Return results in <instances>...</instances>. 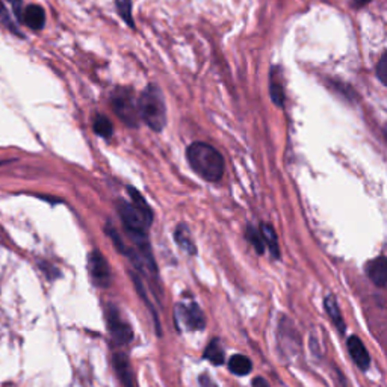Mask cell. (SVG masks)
Wrapping results in <instances>:
<instances>
[{
  "mask_svg": "<svg viewBox=\"0 0 387 387\" xmlns=\"http://www.w3.org/2000/svg\"><path fill=\"white\" fill-rule=\"evenodd\" d=\"M186 159L191 168L206 182H218L224 174V159L215 147L194 143L188 147Z\"/></svg>",
  "mask_w": 387,
  "mask_h": 387,
  "instance_id": "6da1fadb",
  "label": "cell"
},
{
  "mask_svg": "<svg viewBox=\"0 0 387 387\" xmlns=\"http://www.w3.org/2000/svg\"><path fill=\"white\" fill-rule=\"evenodd\" d=\"M139 118L154 132H161L167 125V105L159 87L148 85L138 98Z\"/></svg>",
  "mask_w": 387,
  "mask_h": 387,
  "instance_id": "7a4b0ae2",
  "label": "cell"
},
{
  "mask_svg": "<svg viewBox=\"0 0 387 387\" xmlns=\"http://www.w3.org/2000/svg\"><path fill=\"white\" fill-rule=\"evenodd\" d=\"M111 105L117 117L129 127L139 126V111L135 89L130 87H117L111 93Z\"/></svg>",
  "mask_w": 387,
  "mask_h": 387,
  "instance_id": "3957f363",
  "label": "cell"
},
{
  "mask_svg": "<svg viewBox=\"0 0 387 387\" xmlns=\"http://www.w3.org/2000/svg\"><path fill=\"white\" fill-rule=\"evenodd\" d=\"M117 209L129 236L147 233V228L152 226V221L141 210L136 209L134 204L127 203L126 200H118Z\"/></svg>",
  "mask_w": 387,
  "mask_h": 387,
  "instance_id": "277c9868",
  "label": "cell"
},
{
  "mask_svg": "<svg viewBox=\"0 0 387 387\" xmlns=\"http://www.w3.org/2000/svg\"><path fill=\"white\" fill-rule=\"evenodd\" d=\"M106 319H108V328L115 342L120 345H125L134 339V332H132L130 325L125 323V319L121 318L117 309L112 306L106 309Z\"/></svg>",
  "mask_w": 387,
  "mask_h": 387,
  "instance_id": "5b68a950",
  "label": "cell"
},
{
  "mask_svg": "<svg viewBox=\"0 0 387 387\" xmlns=\"http://www.w3.org/2000/svg\"><path fill=\"white\" fill-rule=\"evenodd\" d=\"M176 319L180 321L191 332H200L206 327V318L201 309L195 303L177 304Z\"/></svg>",
  "mask_w": 387,
  "mask_h": 387,
  "instance_id": "8992f818",
  "label": "cell"
},
{
  "mask_svg": "<svg viewBox=\"0 0 387 387\" xmlns=\"http://www.w3.org/2000/svg\"><path fill=\"white\" fill-rule=\"evenodd\" d=\"M88 269H89V276H91V280L96 286L108 287L111 285V280H112L111 267L100 251L96 250L89 254Z\"/></svg>",
  "mask_w": 387,
  "mask_h": 387,
  "instance_id": "52a82bcc",
  "label": "cell"
},
{
  "mask_svg": "<svg viewBox=\"0 0 387 387\" xmlns=\"http://www.w3.org/2000/svg\"><path fill=\"white\" fill-rule=\"evenodd\" d=\"M348 351L350 356L361 370H366L370 365V357L366 347L357 336H351L348 339Z\"/></svg>",
  "mask_w": 387,
  "mask_h": 387,
  "instance_id": "ba28073f",
  "label": "cell"
},
{
  "mask_svg": "<svg viewBox=\"0 0 387 387\" xmlns=\"http://www.w3.org/2000/svg\"><path fill=\"white\" fill-rule=\"evenodd\" d=\"M366 274L370 282L378 287H384L387 283V260L384 256L370 260L366 265Z\"/></svg>",
  "mask_w": 387,
  "mask_h": 387,
  "instance_id": "9c48e42d",
  "label": "cell"
},
{
  "mask_svg": "<svg viewBox=\"0 0 387 387\" xmlns=\"http://www.w3.org/2000/svg\"><path fill=\"white\" fill-rule=\"evenodd\" d=\"M114 368H115V372H117V375L120 378L123 387H136L134 370H132V366L125 354H115Z\"/></svg>",
  "mask_w": 387,
  "mask_h": 387,
  "instance_id": "30bf717a",
  "label": "cell"
},
{
  "mask_svg": "<svg viewBox=\"0 0 387 387\" xmlns=\"http://www.w3.org/2000/svg\"><path fill=\"white\" fill-rule=\"evenodd\" d=\"M174 241L180 246V249H182L185 253L191 254V256L197 253V246H195V242L192 240L191 230H189L188 226L183 224V222H180V224L174 230Z\"/></svg>",
  "mask_w": 387,
  "mask_h": 387,
  "instance_id": "8fae6325",
  "label": "cell"
},
{
  "mask_svg": "<svg viewBox=\"0 0 387 387\" xmlns=\"http://www.w3.org/2000/svg\"><path fill=\"white\" fill-rule=\"evenodd\" d=\"M23 21L30 29H43L46 23L44 10L38 5H29L23 12Z\"/></svg>",
  "mask_w": 387,
  "mask_h": 387,
  "instance_id": "7c38bea8",
  "label": "cell"
},
{
  "mask_svg": "<svg viewBox=\"0 0 387 387\" xmlns=\"http://www.w3.org/2000/svg\"><path fill=\"white\" fill-rule=\"evenodd\" d=\"M324 306H325V312L328 314V316L332 318V321L334 323V325L337 327V330L341 333H343L347 330V325H345V321L343 316L341 314V309H339V304H337L336 298L333 295H327L325 300H324Z\"/></svg>",
  "mask_w": 387,
  "mask_h": 387,
  "instance_id": "4fadbf2b",
  "label": "cell"
},
{
  "mask_svg": "<svg viewBox=\"0 0 387 387\" xmlns=\"http://www.w3.org/2000/svg\"><path fill=\"white\" fill-rule=\"evenodd\" d=\"M260 236L263 240V244L267 245V249L269 250L271 256L274 259H280V249H278V240L276 235V230L273 228V226L269 224H262L260 226Z\"/></svg>",
  "mask_w": 387,
  "mask_h": 387,
  "instance_id": "5bb4252c",
  "label": "cell"
},
{
  "mask_svg": "<svg viewBox=\"0 0 387 387\" xmlns=\"http://www.w3.org/2000/svg\"><path fill=\"white\" fill-rule=\"evenodd\" d=\"M228 369L230 372H233L235 375H249L253 369V363L249 357L241 356V354H235V356L230 357L228 360Z\"/></svg>",
  "mask_w": 387,
  "mask_h": 387,
  "instance_id": "9a60e30c",
  "label": "cell"
},
{
  "mask_svg": "<svg viewBox=\"0 0 387 387\" xmlns=\"http://www.w3.org/2000/svg\"><path fill=\"white\" fill-rule=\"evenodd\" d=\"M269 96H271V100H273V103L276 106H278V108H283L285 98H286L285 88H283L282 80H280L278 78L276 79L274 71L271 73V78H269Z\"/></svg>",
  "mask_w": 387,
  "mask_h": 387,
  "instance_id": "2e32d148",
  "label": "cell"
},
{
  "mask_svg": "<svg viewBox=\"0 0 387 387\" xmlns=\"http://www.w3.org/2000/svg\"><path fill=\"white\" fill-rule=\"evenodd\" d=\"M204 359H208L212 365H217V366L224 363L226 354H224V348H222V345L219 343V341L213 339L208 345V348L204 350Z\"/></svg>",
  "mask_w": 387,
  "mask_h": 387,
  "instance_id": "e0dca14e",
  "label": "cell"
},
{
  "mask_svg": "<svg viewBox=\"0 0 387 387\" xmlns=\"http://www.w3.org/2000/svg\"><path fill=\"white\" fill-rule=\"evenodd\" d=\"M127 192H129L130 199H132V204H134L136 209L141 210V212L144 213V215L153 222V210H152L150 206H148V203L145 201L144 197H143L141 194H139L138 189H135L134 186H129V188H127Z\"/></svg>",
  "mask_w": 387,
  "mask_h": 387,
  "instance_id": "ac0fdd59",
  "label": "cell"
},
{
  "mask_svg": "<svg viewBox=\"0 0 387 387\" xmlns=\"http://www.w3.org/2000/svg\"><path fill=\"white\" fill-rule=\"evenodd\" d=\"M93 129L96 132V135L102 136V138H111L112 136V132H114L112 123L103 114H97L96 115L94 121H93Z\"/></svg>",
  "mask_w": 387,
  "mask_h": 387,
  "instance_id": "d6986e66",
  "label": "cell"
},
{
  "mask_svg": "<svg viewBox=\"0 0 387 387\" xmlns=\"http://www.w3.org/2000/svg\"><path fill=\"white\" fill-rule=\"evenodd\" d=\"M245 237L254 246V250H256L259 254H263V251H265V244H263L260 232H259L256 227H253V226L246 227Z\"/></svg>",
  "mask_w": 387,
  "mask_h": 387,
  "instance_id": "ffe728a7",
  "label": "cell"
},
{
  "mask_svg": "<svg viewBox=\"0 0 387 387\" xmlns=\"http://www.w3.org/2000/svg\"><path fill=\"white\" fill-rule=\"evenodd\" d=\"M117 10L121 15V19L125 20L130 28L135 29V21L132 17V0H117Z\"/></svg>",
  "mask_w": 387,
  "mask_h": 387,
  "instance_id": "44dd1931",
  "label": "cell"
},
{
  "mask_svg": "<svg viewBox=\"0 0 387 387\" xmlns=\"http://www.w3.org/2000/svg\"><path fill=\"white\" fill-rule=\"evenodd\" d=\"M387 56L386 53L380 57V61L377 64V78L380 79V82L383 85L387 84Z\"/></svg>",
  "mask_w": 387,
  "mask_h": 387,
  "instance_id": "7402d4cb",
  "label": "cell"
},
{
  "mask_svg": "<svg viewBox=\"0 0 387 387\" xmlns=\"http://www.w3.org/2000/svg\"><path fill=\"white\" fill-rule=\"evenodd\" d=\"M200 386L201 387H218L215 383L212 381V378L209 375H206V374L200 375Z\"/></svg>",
  "mask_w": 387,
  "mask_h": 387,
  "instance_id": "603a6c76",
  "label": "cell"
},
{
  "mask_svg": "<svg viewBox=\"0 0 387 387\" xmlns=\"http://www.w3.org/2000/svg\"><path fill=\"white\" fill-rule=\"evenodd\" d=\"M253 387H269V384H268V381L265 380V378L258 377L256 380L253 381Z\"/></svg>",
  "mask_w": 387,
  "mask_h": 387,
  "instance_id": "cb8c5ba5",
  "label": "cell"
},
{
  "mask_svg": "<svg viewBox=\"0 0 387 387\" xmlns=\"http://www.w3.org/2000/svg\"><path fill=\"white\" fill-rule=\"evenodd\" d=\"M370 2V0H352V5L354 6H365V5H368Z\"/></svg>",
  "mask_w": 387,
  "mask_h": 387,
  "instance_id": "d4e9b609",
  "label": "cell"
},
{
  "mask_svg": "<svg viewBox=\"0 0 387 387\" xmlns=\"http://www.w3.org/2000/svg\"><path fill=\"white\" fill-rule=\"evenodd\" d=\"M0 17H3L8 21V14L5 11V6L2 5V2H0Z\"/></svg>",
  "mask_w": 387,
  "mask_h": 387,
  "instance_id": "484cf974",
  "label": "cell"
},
{
  "mask_svg": "<svg viewBox=\"0 0 387 387\" xmlns=\"http://www.w3.org/2000/svg\"><path fill=\"white\" fill-rule=\"evenodd\" d=\"M10 2L15 6V10H19V5H20V0H10Z\"/></svg>",
  "mask_w": 387,
  "mask_h": 387,
  "instance_id": "4316f807",
  "label": "cell"
}]
</instances>
